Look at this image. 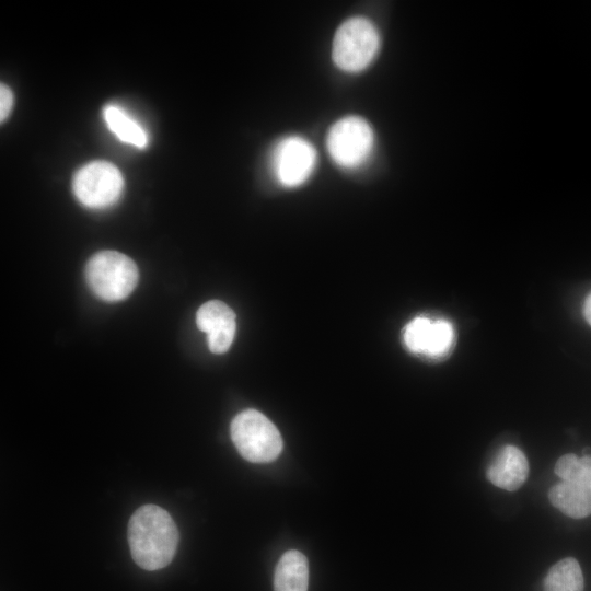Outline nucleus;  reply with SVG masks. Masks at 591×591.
I'll return each instance as SVG.
<instances>
[{"mask_svg":"<svg viewBox=\"0 0 591 591\" xmlns=\"http://www.w3.org/2000/svg\"><path fill=\"white\" fill-rule=\"evenodd\" d=\"M178 530L170 513L155 505L137 509L128 523V542L134 561L146 570L167 566L177 549Z\"/></svg>","mask_w":591,"mask_h":591,"instance_id":"nucleus-1","label":"nucleus"},{"mask_svg":"<svg viewBox=\"0 0 591 591\" xmlns=\"http://www.w3.org/2000/svg\"><path fill=\"white\" fill-rule=\"evenodd\" d=\"M138 268L127 255L102 251L85 266V280L95 296L104 301H119L128 297L138 281Z\"/></svg>","mask_w":591,"mask_h":591,"instance_id":"nucleus-2","label":"nucleus"},{"mask_svg":"<svg viewBox=\"0 0 591 591\" xmlns=\"http://www.w3.org/2000/svg\"><path fill=\"white\" fill-rule=\"evenodd\" d=\"M231 438L239 453L254 463L270 462L280 454L283 442L276 426L260 412L246 409L231 422Z\"/></svg>","mask_w":591,"mask_h":591,"instance_id":"nucleus-3","label":"nucleus"},{"mask_svg":"<svg viewBox=\"0 0 591 591\" xmlns=\"http://www.w3.org/2000/svg\"><path fill=\"white\" fill-rule=\"evenodd\" d=\"M379 48L380 35L374 24L363 16H354L337 28L332 58L339 69L358 72L371 63Z\"/></svg>","mask_w":591,"mask_h":591,"instance_id":"nucleus-4","label":"nucleus"},{"mask_svg":"<svg viewBox=\"0 0 591 591\" xmlns=\"http://www.w3.org/2000/svg\"><path fill=\"white\" fill-rule=\"evenodd\" d=\"M374 144L371 126L361 117L347 116L332 125L326 146L331 158L340 166L352 169L361 165Z\"/></svg>","mask_w":591,"mask_h":591,"instance_id":"nucleus-5","label":"nucleus"},{"mask_svg":"<svg viewBox=\"0 0 591 591\" xmlns=\"http://www.w3.org/2000/svg\"><path fill=\"white\" fill-rule=\"evenodd\" d=\"M72 188L82 205L101 209L118 200L124 188V178L111 162L93 161L76 173Z\"/></svg>","mask_w":591,"mask_h":591,"instance_id":"nucleus-6","label":"nucleus"},{"mask_svg":"<svg viewBox=\"0 0 591 591\" xmlns=\"http://www.w3.org/2000/svg\"><path fill=\"white\" fill-rule=\"evenodd\" d=\"M316 151L304 138L290 136L281 139L271 153V167L277 181L286 187L303 184L312 174Z\"/></svg>","mask_w":591,"mask_h":591,"instance_id":"nucleus-7","label":"nucleus"},{"mask_svg":"<svg viewBox=\"0 0 591 591\" xmlns=\"http://www.w3.org/2000/svg\"><path fill=\"white\" fill-rule=\"evenodd\" d=\"M403 339L414 354L439 357L447 354L454 341V327L447 320L418 316L404 328Z\"/></svg>","mask_w":591,"mask_h":591,"instance_id":"nucleus-8","label":"nucleus"},{"mask_svg":"<svg viewBox=\"0 0 591 591\" xmlns=\"http://www.w3.org/2000/svg\"><path fill=\"white\" fill-rule=\"evenodd\" d=\"M196 323L208 336V347L213 354L225 352L235 335V314L225 303L211 300L197 311Z\"/></svg>","mask_w":591,"mask_h":591,"instance_id":"nucleus-9","label":"nucleus"},{"mask_svg":"<svg viewBox=\"0 0 591 591\" xmlns=\"http://www.w3.org/2000/svg\"><path fill=\"white\" fill-rule=\"evenodd\" d=\"M529 463L525 454L515 445L500 448L486 470L487 479L501 489L514 491L526 480Z\"/></svg>","mask_w":591,"mask_h":591,"instance_id":"nucleus-10","label":"nucleus"},{"mask_svg":"<svg viewBox=\"0 0 591 591\" xmlns=\"http://www.w3.org/2000/svg\"><path fill=\"white\" fill-rule=\"evenodd\" d=\"M309 563L299 551H289L279 559L274 576L275 591H308Z\"/></svg>","mask_w":591,"mask_h":591,"instance_id":"nucleus-11","label":"nucleus"},{"mask_svg":"<svg viewBox=\"0 0 591 591\" xmlns=\"http://www.w3.org/2000/svg\"><path fill=\"white\" fill-rule=\"evenodd\" d=\"M551 503L567 517L582 519L591 514V489L560 482L548 491Z\"/></svg>","mask_w":591,"mask_h":591,"instance_id":"nucleus-12","label":"nucleus"},{"mask_svg":"<svg viewBox=\"0 0 591 591\" xmlns=\"http://www.w3.org/2000/svg\"><path fill=\"white\" fill-rule=\"evenodd\" d=\"M104 120L108 129L116 137L137 148H144L148 143V136L143 128L116 105H107L103 109Z\"/></svg>","mask_w":591,"mask_h":591,"instance_id":"nucleus-13","label":"nucleus"},{"mask_svg":"<svg viewBox=\"0 0 591 591\" xmlns=\"http://www.w3.org/2000/svg\"><path fill=\"white\" fill-rule=\"evenodd\" d=\"M584 580L577 559L564 558L553 565L547 571L544 591H583Z\"/></svg>","mask_w":591,"mask_h":591,"instance_id":"nucleus-14","label":"nucleus"},{"mask_svg":"<svg viewBox=\"0 0 591 591\" xmlns=\"http://www.w3.org/2000/svg\"><path fill=\"white\" fill-rule=\"evenodd\" d=\"M554 471L564 482L591 489V456L565 454L557 460Z\"/></svg>","mask_w":591,"mask_h":591,"instance_id":"nucleus-15","label":"nucleus"},{"mask_svg":"<svg viewBox=\"0 0 591 591\" xmlns=\"http://www.w3.org/2000/svg\"><path fill=\"white\" fill-rule=\"evenodd\" d=\"M13 105V95L11 90L5 85H0V118L1 121L7 119Z\"/></svg>","mask_w":591,"mask_h":591,"instance_id":"nucleus-16","label":"nucleus"},{"mask_svg":"<svg viewBox=\"0 0 591 591\" xmlns=\"http://www.w3.org/2000/svg\"><path fill=\"white\" fill-rule=\"evenodd\" d=\"M583 315L587 322L591 325V292L586 298V301L583 304Z\"/></svg>","mask_w":591,"mask_h":591,"instance_id":"nucleus-17","label":"nucleus"}]
</instances>
